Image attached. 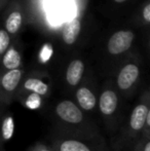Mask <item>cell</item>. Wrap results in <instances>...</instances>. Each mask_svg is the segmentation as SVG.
<instances>
[{
  "instance_id": "6da1fadb",
  "label": "cell",
  "mask_w": 150,
  "mask_h": 151,
  "mask_svg": "<svg viewBox=\"0 0 150 151\" xmlns=\"http://www.w3.org/2000/svg\"><path fill=\"white\" fill-rule=\"evenodd\" d=\"M54 120L56 127L65 137L82 141H100L97 125L72 100H61L55 105Z\"/></svg>"
},
{
  "instance_id": "7a4b0ae2",
  "label": "cell",
  "mask_w": 150,
  "mask_h": 151,
  "mask_svg": "<svg viewBox=\"0 0 150 151\" xmlns=\"http://www.w3.org/2000/svg\"><path fill=\"white\" fill-rule=\"evenodd\" d=\"M149 109L150 105L142 98L133 107L120 136V145L134 146V144L142 138Z\"/></svg>"
},
{
  "instance_id": "3957f363",
  "label": "cell",
  "mask_w": 150,
  "mask_h": 151,
  "mask_svg": "<svg viewBox=\"0 0 150 151\" xmlns=\"http://www.w3.org/2000/svg\"><path fill=\"white\" fill-rule=\"evenodd\" d=\"M98 110L105 125L110 129H115L119 116V93L115 86L107 84L102 88Z\"/></svg>"
},
{
  "instance_id": "277c9868",
  "label": "cell",
  "mask_w": 150,
  "mask_h": 151,
  "mask_svg": "<svg viewBox=\"0 0 150 151\" xmlns=\"http://www.w3.org/2000/svg\"><path fill=\"white\" fill-rule=\"evenodd\" d=\"M24 77V70L16 69L2 74L0 80V102L2 106H8L17 99Z\"/></svg>"
},
{
  "instance_id": "5b68a950",
  "label": "cell",
  "mask_w": 150,
  "mask_h": 151,
  "mask_svg": "<svg viewBox=\"0 0 150 151\" xmlns=\"http://www.w3.org/2000/svg\"><path fill=\"white\" fill-rule=\"evenodd\" d=\"M140 67L134 62L123 65L117 72L115 78V88L122 96H128L133 93L137 82L140 78Z\"/></svg>"
},
{
  "instance_id": "8992f818",
  "label": "cell",
  "mask_w": 150,
  "mask_h": 151,
  "mask_svg": "<svg viewBox=\"0 0 150 151\" xmlns=\"http://www.w3.org/2000/svg\"><path fill=\"white\" fill-rule=\"evenodd\" d=\"M74 102L85 113H94L98 109L99 96L90 84H80L75 90Z\"/></svg>"
},
{
  "instance_id": "52a82bcc",
  "label": "cell",
  "mask_w": 150,
  "mask_h": 151,
  "mask_svg": "<svg viewBox=\"0 0 150 151\" xmlns=\"http://www.w3.org/2000/svg\"><path fill=\"white\" fill-rule=\"evenodd\" d=\"M50 91H52L50 83L48 81H46V79L43 76H38V75L28 76V77H26L23 80L17 99L20 98L21 96H24L29 93H38V95L47 99L50 96Z\"/></svg>"
},
{
  "instance_id": "ba28073f",
  "label": "cell",
  "mask_w": 150,
  "mask_h": 151,
  "mask_svg": "<svg viewBox=\"0 0 150 151\" xmlns=\"http://www.w3.org/2000/svg\"><path fill=\"white\" fill-rule=\"evenodd\" d=\"M134 33L128 30H121L114 33L107 43L108 52L112 56L123 54L132 46Z\"/></svg>"
},
{
  "instance_id": "9c48e42d",
  "label": "cell",
  "mask_w": 150,
  "mask_h": 151,
  "mask_svg": "<svg viewBox=\"0 0 150 151\" xmlns=\"http://www.w3.org/2000/svg\"><path fill=\"white\" fill-rule=\"evenodd\" d=\"M72 12V7L67 0H54L47 12L48 21L54 25H60L70 18Z\"/></svg>"
},
{
  "instance_id": "30bf717a",
  "label": "cell",
  "mask_w": 150,
  "mask_h": 151,
  "mask_svg": "<svg viewBox=\"0 0 150 151\" xmlns=\"http://www.w3.org/2000/svg\"><path fill=\"white\" fill-rule=\"evenodd\" d=\"M52 147L55 151H94L85 141L69 137L55 139L52 141Z\"/></svg>"
},
{
  "instance_id": "8fae6325",
  "label": "cell",
  "mask_w": 150,
  "mask_h": 151,
  "mask_svg": "<svg viewBox=\"0 0 150 151\" xmlns=\"http://www.w3.org/2000/svg\"><path fill=\"white\" fill-rule=\"evenodd\" d=\"M84 74V63L80 59H74L70 62L65 74L66 84L71 88H77L81 84Z\"/></svg>"
},
{
  "instance_id": "7c38bea8",
  "label": "cell",
  "mask_w": 150,
  "mask_h": 151,
  "mask_svg": "<svg viewBox=\"0 0 150 151\" xmlns=\"http://www.w3.org/2000/svg\"><path fill=\"white\" fill-rule=\"evenodd\" d=\"M17 100L22 104L24 108L28 110H33V111L41 109L44 106V102H45V98L35 93H26L24 96H21Z\"/></svg>"
},
{
  "instance_id": "4fadbf2b",
  "label": "cell",
  "mask_w": 150,
  "mask_h": 151,
  "mask_svg": "<svg viewBox=\"0 0 150 151\" xmlns=\"http://www.w3.org/2000/svg\"><path fill=\"white\" fill-rule=\"evenodd\" d=\"M80 29H81V24H80V20L78 18H74L66 25L63 31V40L66 44L68 45H72L76 41L78 35L80 33Z\"/></svg>"
},
{
  "instance_id": "5bb4252c",
  "label": "cell",
  "mask_w": 150,
  "mask_h": 151,
  "mask_svg": "<svg viewBox=\"0 0 150 151\" xmlns=\"http://www.w3.org/2000/svg\"><path fill=\"white\" fill-rule=\"evenodd\" d=\"M16 131V121H14V115L9 112L5 114L2 118L1 124V142L2 145L8 142L14 135Z\"/></svg>"
},
{
  "instance_id": "9a60e30c",
  "label": "cell",
  "mask_w": 150,
  "mask_h": 151,
  "mask_svg": "<svg viewBox=\"0 0 150 151\" xmlns=\"http://www.w3.org/2000/svg\"><path fill=\"white\" fill-rule=\"evenodd\" d=\"M2 64L6 71L20 69V66L22 64V58H21L20 52L16 48H9L3 56Z\"/></svg>"
},
{
  "instance_id": "2e32d148",
  "label": "cell",
  "mask_w": 150,
  "mask_h": 151,
  "mask_svg": "<svg viewBox=\"0 0 150 151\" xmlns=\"http://www.w3.org/2000/svg\"><path fill=\"white\" fill-rule=\"evenodd\" d=\"M22 14L19 12H14L7 18L5 23V29L8 33L14 34L19 31L22 25Z\"/></svg>"
},
{
  "instance_id": "e0dca14e",
  "label": "cell",
  "mask_w": 150,
  "mask_h": 151,
  "mask_svg": "<svg viewBox=\"0 0 150 151\" xmlns=\"http://www.w3.org/2000/svg\"><path fill=\"white\" fill-rule=\"evenodd\" d=\"M8 46H9L8 32L6 30H1L0 31V54L2 56H4L5 52L8 50Z\"/></svg>"
},
{
  "instance_id": "ac0fdd59",
  "label": "cell",
  "mask_w": 150,
  "mask_h": 151,
  "mask_svg": "<svg viewBox=\"0 0 150 151\" xmlns=\"http://www.w3.org/2000/svg\"><path fill=\"white\" fill-rule=\"evenodd\" d=\"M133 151H150V139L141 138L134 144Z\"/></svg>"
},
{
  "instance_id": "d6986e66",
  "label": "cell",
  "mask_w": 150,
  "mask_h": 151,
  "mask_svg": "<svg viewBox=\"0 0 150 151\" xmlns=\"http://www.w3.org/2000/svg\"><path fill=\"white\" fill-rule=\"evenodd\" d=\"M52 55V47L50 44H44L43 47L41 48L39 54V60L42 62V63H46L50 60Z\"/></svg>"
},
{
  "instance_id": "ffe728a7",
  "label": "cell",
  "mask_w": 150,
  "mask_h": 151,
  "mask_svg": "<svg viewBox=\"0 0 150 151\" xmlns=\"http://www.w3.org/2000/svg\"><path fill=\"white\" fill-rule=\"evenodd\" d=\"M28 151H55L52 146H47L45 144L37 143L30 148Z\"/></svg>"
},
{
  "instance_id": "44dd1931",
  "label": "cell",
  "mask_w": 150,
  "mask_h": 151,
  "mask_svg": "<svg viewBox=\"0 0 150 151\" xmlns=\"http://www.w3.org/2000/svg\"><path fill=\"white\" fill-rule=\"evenodd\" d=\"M142 138H148V139H150V109L148 112V115H147L146 124H145V129L144 132H143Z\"/></svg>"
},
{
  "instance_id": "7402d4cb",
  "label": "cell",
  "mask_w": 150,
  "mask_h": 151,
  "mask_svg": "<svg viewBox=\"0 0 150 151\" xmlns=\"http://www.w3.org/2000/svg\"><path fill=\"white\" fill-rule=\"evenodd\" d=\"M143 18L146 22L150 23V3L147 4L143 9Z\"/></svg>"
},
{
  "instance_id": "603a6c76",
  "label": "cell",
  "mask_w": 150,
  "mask_h": 151,
  "mask_svg": "<svg viewBox=\"0 0 150 151\" xmlns=\"http://www.w3.org/2000/svg\"><path fill=\"white\" fill-rule=\"evenodd\" d=\"M141 98H142L143 100H145V101H146L147 103H148L149 105H150V91H145V93H143L142 97H141Z\"/></svg>"
},
{
  "instance_id": "cb8c5ba5",
  "label": "cell",
  "mask_w": 150,
  "mask_h": 151,
  "mask_svg": "<svg viewBox=\"0 0 150 151\" xmlns=\"http://www.w3.org/2000/svg\"><path fill=\"white\" fill-rule=\"evenodd\" d=\"M115 2H117V3H122V2L126 1V0H114Z\"/></svg>"
}]
</instances>
